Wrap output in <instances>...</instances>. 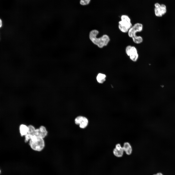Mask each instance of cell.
Here are the masks:
<instances>
[{"instance_id":"13","label":"cell","mask_w":175,"mask_h":175,"mask_svg":"<svg viewBox=\"0 0 175 175\" xmlns=\"http://www.w3.org/2000/svg\"><path fill=\"white\" fill-rule=\"evenodd\" d=\"M28 130L27 133L32 135H35V129L33 126L30 125L28 126Z\"/></svg>"},{"instance_id":"10","label":"cell","mask_w":175,"mask_h":175,"mask_svg":"<svg viewBox=\"0 0 175 175\" xmlns=\"http://www.w3.org/2000/svg\"><path fill=\"white\" fill-rule=\"evenodd\" d=\"M124 151L127 155H129L132 153V149L130 144L128 142H125L122 147Z\"/></svg>"},{"instance_id":"1","label":"cell","mask_w":175,"mask_h":175,"mask_svg":"<svg viewBox=\"0 0 175 175\" xmlns=\"http://www.w3.org/2000/svg\"><path fill=\"white\" fill-rule=\"evenodd\" d=\"M99 33L98 31L96 29L91 31L89 34V38L92 42L95 44L100 48L107 46L110 41L109 36L104 35L101 37L97 38V36Z\"/></svg>"},{"instance_id":"6","label":"cell","mask_w":175,"mask_h":175,"mask_svg":"<svg viewBox=\"0 0 175 175\" xmlns=\"http://www.w3.org/2000/svg\"><path fill=\"white\" fill-rule=\"evenodd\" d=\"M154 6V13L156 16L162 17L166 12V7L165 4H160L158 3H156L155 4Z\"/></svg>"},{"instance_id":"2","label":"cell","mask_w":175,"mask_h":175,"mask_svg":"<svg viewBox=\"0 0 175 175\" xmlns=\"http://www.w3.org/2000/svg\"><path fill=\"white\" fill-rule=\"evenodd\" d=\"M143 28V25L141 23H137L132 25L129 30L128 35L129 37L132 38L134 43L139 44L142 42V37L141 36L137 35L136 34L137 32H141Z\"/></svg>"},{"instance_id":"9","label":"cell","mask_w":175,"mask_h":175,"mask_svg":"<svg viewBox=\"0 0 175 175\" xmlns=\"http://www.w3.org/2000/svg\"><path fill=\"white\" fill-rule=\"evenodd\" d=\"M114 155L117 157H122L123 154L124 150L120 144H117L115 146V148L114 149L113 151Z\"/></svg>"},{"instance_id":"8","label":"cell","mask_w":175,"mask_h":175,"mask_svg":"<svg viewBox=\"0 0 175 175\" xmlns=\"http://www.w3.org/2000/svg\"><path fill=\"white\" fill-rule=\"evenodd\" d=\"M47 133L46 128L44 126H42L39 128L35 129V135L36 136L43 139L47 136Z\"/></svg>"},{"instance_id":"15","label":"cell","mask_w":175,"mask_h":175,"mask_svg":"<svg viewBox=\"0 0 175 175\" xmlns=\"http://www.w3.org/2000/svg\"><path fill=\"white\" fill-rule=\"evenodd\" d=\"M2 26V22L1 19L0 18V28H1Z\"/></svg>"},{"instance_id":"17","label":"cell","mask_w":175,"mask_h":175,"mask_svg":"<svg viewBox=\"0 0 175 175\" xmlns=\"http://www.w3.org/2000/svg\"><path fill=\"white\" fill-rule=\"evenodd\" d=\"M1 170L0 169V174L1 173Z\"/></svg>"},{"instance_id":"3","label":"cell","mask_w":175,"mask_h":175,"mask_svg":"<svg viewBox=\"0 0 175 175\" xmlns=\"http://www.w3.org/2000/svg\"><path fill=\"white\" fill-rule=\"evenodd\" d=\"M29 144L33 149L37 151H40L42 150L45 146L43 138L35 135L31 136Z\"/></svg>"},{"instance_id":"14","label":"cell","mask_w":175,"mask_h":175,"mask_svg":"<svg viewBox=\"0 0 175 175\" xmlns=\"http://www.w3.org/2000/svg\"><path fill=\"white\" fill-rule=\"evenodd\" d=\"M90 1L91 0H80V3L82 5H86L90 3Z\"/></svg>"},{"instance_id":"12","label":"cell","mask_w":175,"mask_h":175,"mask_svg":"<svg viewBox=\"0 0 175 175\" xmlns=\"http://www.w3.org/2000/svg\"><path fill=\"white\" fill-rule=\"evenodd\" d=\"M106 77V76L105 74L99 73L97 76L96 79L98 82L102 83L105 81Z\"/></svg>"},{"instance_id":"5","label":"cell","mask_w":175,"mask_h":175,"mask_svg":"<svg viewBox=\"0 0 175 175\" xmlns=\"http://www.w3.org/2000/svg\"><path fill=\"white\" fill-rule=\"evenodd\" d=\"M125 52L129 57L130 60L133 62H136L139 58V54L136 48L134 46L128 45L125 49Z\"/></svg>"},{"instance_id":"4","label":"cell","mask_w":175,"mask_h":175,"mask_svg":"<svg viewBox=\"0 0 175 175\" xmlns=\"http://www.w3.org/2000/svg\"><path fill=\"white\" fill-rule=\"evenodd\" d=\"M132 26L131 19L128 16L122 15L121 16V20L118 22V27L121 32L128 33Z\"/></svg>"},{"instance_id":"16","label":"cell","mask_w":175,"mask_h":175,"mask_svg":"<svg viewBox=\"0 0 175 175\" xmlns=\"http://www.w3.org/2000/svg\"><path fill=\"white\" fill-rule=\"evenodd\" d=\"M153 175H163L161 173H158L156 174H154Z\"/></svg>"},{"instance_id":"11","label":"cell","mask_w":175,"mask_h":175,"mask_svg":"<svg viewBox=\"0 0 175 175\" xmlns=\"http://www.w3.org/2000/svg\"><path fill=\"white\" fill-rule=\"evenodd\" d=\"M19 131L21 136H25L27 133L28 130V127L23 124H21L19 126Z\"/></svg>"},{"instance_id":"7","label":"cell","mask_w":175,"mask_h":175,"mask_svg":"<svg viewBox=\"0 0 175 175\" xmlns=\"http://www.w3.org/2000/svg\"><path fill=\"white\" fill-rule=\"evenodd\" d=\"M75 124L79 125L80 128L84 129L88 126V119L86 117L81 116L76 118L74 120Z\"/></svg>"}]
</instances>
